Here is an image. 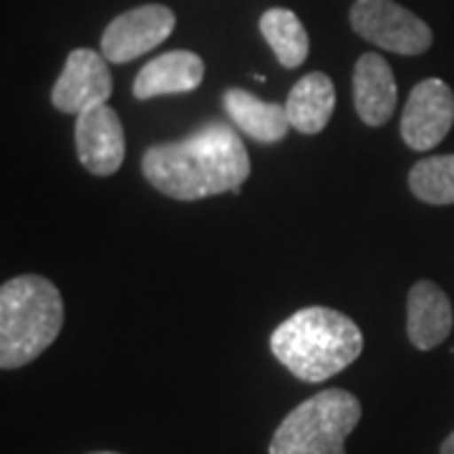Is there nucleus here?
Returning <instances> with one entry per match:
<instances>
[{"label": "nucleus", "mask_w": 454, "mask_h": 454, "mask_svg": "<svg viewBox=\"0 0 454 454\" xmlns=\"http://www.w3.org/2000/svg\"><path fill=\"white\" fill-rule=\"evenodd\" d=\"M354 106L369 127H384L396 106L394 71L379 53H364L354 68Z\"/></svg>", "instance_id": "12"}, {"label": "nucleus", "mask_w": 454, "mask_h": 454, "mask_svg": "<svg viewBox=\"0 0 454 454\" xmlns=\"http://www.w3.org/2000/svg\"><path fill=\"white\" fill-rule=\"evenodd\" d=\"M260 33L283 68H298L309 59V33L288 8H270L260 16Z\"/></svg>", "instance_id": "15"}, {"label": "nucleus", "mask_w": 454, "mask_h": 454, "mask_svg": "<svg viewBox=\"0 0 454 454\" xmlns=\"http://www.w3.org/2000/svg\"><path fill=\"white\" fill-rule=\"evenodd\" d=\"M348 18L361 38L402 56H419L432 46L434 38L422 18L394 0H356Z\"/></svg>", "instance_id": "5"}, {"label": "nucleus", "mask_w": 454, "mask_h": 454, "mask_svg": "<svg viewBox=\"0 0 454 454\" xmlns=\"http://www.w3.org/2000/svg\"><path fill=\"white\" fill-rule=\"evenodd\" d=\"M454 324L452 303L447 293L432 280H419L411 286L406 298V336L419 348L432 351L450 336Z\"/></svg>", "instance_id": "10"}, {"label": "nucleus", "mask_w": 454, "mask_h": 454, "mask_svg": "<svg viewBox=\"0 0 454 454\" xmlns=\"http://www.w3.org/2000/svg\"><path fill=\"white\" fill-rule=\"evenodd\" d=\"M205 79V61L192 51H169L137 74L134 79V97L139 101L167 94H190Z\"/></svg>", "instance_id": "11"}, {"label": "nucleus", "mask_w": 454, "mask_h": 454, "mask_svg": "<svg viewBox=\"0 0 454 454\" xmlns=\"http://www.w3.org/2000/svg\"><path fill=\"white\" fill-rule=\"evenodd\" d=\"M223 104H225V112L232 119V124L260 145L280 142L291 129V119H288L286 106L262 101L245 89H227Z\"/></svg>", "instance_id": "13"}, {"label": "nucleus", "mask_w": 454, "mask_h": 454, "mask_svg": "<svg viewBox=\"0 0 454 454\" xmlns=\"http://www.w3.org/2000/svg\"><path fill=\"white\" fill-rule=\"evenodd\" d=\"M76 152L86 172L112 177L127 154V139L119 114L109 104H98L76 114Z\"/></svg>", "instance_id": "9"}, {"label": "nucleus", "mask_w": 454, "mask_h": 454, "mask_svg": "<svg viewBox=\"0 0 454 454\" xmlns=\"http://www.w3.org/2000/svg\"><path fill=\"white\" fill-rule=\"evenodd\" d=\"M364 348V336L340 310L310 306L293 313L270 336L273 356L309 384H321L351 366Z\"/></svg>", "instance_id": "2"}, {"label": "nucleus", "mask_w": 454, "mask_h": 454, "mask_svg": "<svg viewBox=\"0 0 454 454\" xmlns=\"http://www.w3.org/2000/svg\"><path fill=\"white\" fill-rule=\"evenodd\" d=\"M361 404L354 394L325 389L298 404L270 439V454H346V439L358 427Z\"/></svg>", "instance_id": "4"}, {"label": "nucleus", "mask_w": 454, "mask_h": 454, "mask_svg": "<svg viewBox=\"0 0 454 454\" xmlns=\"http://www.w3.org/2000/svg\"><path fill=\"white\" fill-rule=\"evenodd\" d=\"M114 79L104 53L76 49L68 53L64 71L51 89V101L59 112L82 114L112 98Z\"/></svg>", "instance_id": "8"}, {"label": "nucleus", "mask_w": 454, "mask_h": 454, "mask_svg": "<svg viewBox=\"0 0 454 454\" xmlns=\"http://www.w3.org/2000/svg\"><path fill=\"white\" fill-rule=\"evenodd\" d=\"M333 106H336V89H333V82L321 71L306 74L293 86L286 101L291 127L301 134L324 131L333 116Z\"/></svg>", "instance_id": "14"}, {"label": "nucleus", "mask_w": 454, "mask_h": 454, "mask_svg": "<svg viewBox=\"0 0 454 454\" xmlns=\"http://www.w3.org/2000/svg\"><path fill=\"white\" fill-rule=\"evenodd\" d=\"M177 26L167 5H139L116 16L101 35V53L112 64H129L164 43Z\"/></svg>", "instance_id": "6"}, {"label": "nucleus", "mask_w": 454, "mask_h": 454, "mask_svg": "<svg viewBox=\"0 0 454 454\" xmlns=\"http://www.w3.org/2000/svg\"><path fill=\"white\" fill-rule=\"evenodd\" d=\"M442 454H454V432L442 442Z\"/></svg>", "instance_id": "17"}, {"label": "nucleus", "mask_w": 454, "mask_h": 454, "mask_svg": "<svg viewBox=\"0 0 454 454\" xmlns=\"http://www.w3.org/2000/svg\"><path fill=\"white\" fill-rule=\"evenodd\" d=\"M142 172L162 195L192 202L240 192L243 182L250 177V157L238 131L212 121L179 142L146 149Z\"/></svg>", "instance_id": "1"}, {"label": "nucleus", "mask_w": 454, "mask_h": 454, "mask_svg": "<svg viewBox=\"0 0 454 454\" xmlns=\"http://www.w3.org/2000/svg\"><path fill=\"white\" fill-rule=\"evenodd\" d=\"M454 124V91L442 79H424L406 98L402 139L414 152H429Z\"/></svg>", "instance_id": "7"}, {"label": "nucleus", "mask_w": 454, "mask_h": 454, "mask_svg": "<svg viewBox=\"0 0 454 454\" xmlns=\"http://www.w3.org/2000/svg\"><path fill=\"white\" fill-rule=\"evenodd\" d=\"M409 187L429 205H454V154L427 157L409 172Z\"/></svg>", "instance_id": "16"}, {"label": "nucleus", "mask_w": 454, "mask_h": 454, "mask_svg": "<svg viewBox=\"0 0 454 454\" xmlns=\"http://www.w3.org/2000/svg\"><path fill=\"white\" fill-rule=\"evenodd\" d=\"M91 454H119V452H91Z\"/></svg>", "instance_id": "18"}, {"label": "nucleus", "mask_w": 454, "mask_h": 454, "mask_svg": "<svg viewBox=\"0 0 454 454\" xmlns=\"http://www.w3.org/2000/svg\"><path fill=\"white\" fill-rule=\"evenodd\" d=\"M64 298L43 276H18L0 288V366L5 372L31 364L59 339Z\"/></svg>", "instance_id": "3"}]
</instances>
